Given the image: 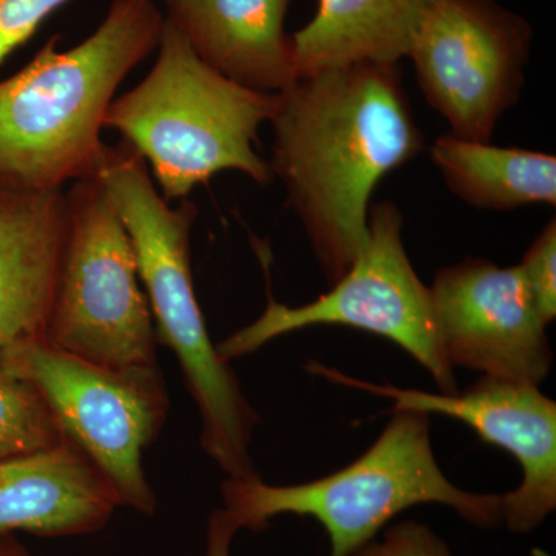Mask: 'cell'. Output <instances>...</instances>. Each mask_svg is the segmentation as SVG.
<instances>
[{
    "mask_svg": "<svg viewBox=\"0 0 556 556\" xmlns=\"http://www.w3.org/2000/svg\"><path fill=\"white\" fill-rule=\"evenodd\" d=\"M97 178L129 236L156 342L177 356L199 407L201 447L228 478H260L249 452L257 413L208 338L193 287L190 237L199 208L189 199L172 207L148 163L123 139L108 146Z\"/></svg>",
    "mask_w": 556,
    "mask_h": 556,
    "instance_id": "obj_3",
    "label": "cell"
},
{
    "mask_svg": "<svg viewBox=\"0 0 556 556\" xmlns=\"http://www.w3.org/2000/svg\"><path fill=\"white\" fill-rule=\"evenodd\" d=\"M291 0H164L166 20L208 67L247 89L280 93L299 79L285 20Z\"/></svg>",
    "mask_w": 556,
    "mask_h": 556,
    "instance_id": "obj_14",
    "label": "cell"
},
{
    "mask_svg": "<svg viewBox=\"0 0 556 556\" xmlns=\"http://www.w3.org/2000/svg\"><path fill=\"white\" fill-rule=\"evenodd\" d=\"M0 556H30L13 536L0 538Z\"/></svg>",
    "mask_w": 556,
    "mask_h": 556,
    "instance_id": "obj_22",
    "label": "cell"
},
{
    "mask_svg": "<svg viewBox=\"0 0 556 556\" xmlns=\"http://www.w3.org/2000/svg\"><path fill=\"white\" fill-rule=\"evenodd\" d=\"M439 342L453 368L540 387L554 353L517 266L467 258L439 270L430 287Z\"/></svg>",
    "mask_w": 556,
    "mask_h": 556,
    "instance_id": "obj_11",
    "label": "cell"
},
{
    "mask_svg": "<svg viewBox=\"0 0 556 556\" xmlns=\"http://www.w3.org/2000/svg\"><path fill=\"white\" fill-rule=\"evenodd\" d=\"M532 39L526 17L496 0H439L407 58L452 135L490 142L521 97Z\"/></svg>",
    "mask_w": 556,
    "mask_h": 556,
    "instance_id": "obj_9",
    "label": "cell"
},
{
    "mask_svg": "<svg viewBox=\"0 0 556 556\" xmlns=\"http://www.w3.org/2000/svg\"><path fill=\"white\" fill-rule=\"evenodd\" d=\"M402 228L396 204L382 201L369 208L367 244L331 291L303 306L283 305L268 294L257 320L218 343L219 356L230 362L299 329L339 325L391 340L430 372L442 394H456L455 368L439 342L430 288L409 262Z\"/></svg>",
    "mask_w": 556,
    "mask_h": 556,
    "instance_id": "obj_8",
    "label": "cell"
},
{
    "mask_svg": "<svg viewBox=\"0 0 556 556\" xmlns=\"http://www.w3.org/2000/svg\"><path fill=\"white\" fill-rule=\"evenodd\" d=\"M164 21L153 0H112L89 38L60 51L53 36L0 80V188L46 192L98 177L105 113L121 83L159 49Z\"/></svg>",
    "mask_w": 556,
    "mask_h": 556,
    "instance_id": "obj_2",
    "label": "cell"
},
{
    "mask_svg": "<svg viewBox=\"0 0 556 556\" xmlns=\"http://www.w3.org/2000/svg\"><path fill=\"white\" fill-rule=\"evenodd\" d=\"M156 50L149 75L110 104L104 129L137 150L169 203L226 170L269 185V161L255 144L276 112L277 93L219 75L167 20Z\"/></svg>",
    "mask_w": 556,
    "mask_h": 556,
    "instance_id": "obj_4",
    "label": "cell"
},
{
    "mask_svg": "<svg viewBox=\"0 0 556 556\" xmlns=\"http://www.w3.org/2000/svg\"><path fill=\"white\" fill-rule=\"evenodd\" d=\"M430 156L448 189L470 206L514 211L556 204V159L548 153L448 134L433 142Z\"/></svg>",
    "mask_w": 556,
    "mask_h": 556,
    "instance_id": "obj_16",
    "label": "cell"
},
{
    "mask_svg": "<svg viewBox=\"0 0 556 556\" xmlns=\"http://www.w3.org/2000/svg\"><path fill=\"white\" fill-rule=\"evenodd\" d=\"M353 556H453L444 540L427 525L402 521L390 526Z\"/></svg>",
    "mask_w": 556,
    "mask_h": 556,
    "instance_id": "obj_20",
    "label": "cell"
},
{
    "mask_svg": "<svg viewBox=\"0 0 556 556\" xmlns=\"http://www.w3.org/2000/svg\"><path fill=\"white\" fill-rule=\"evenodd\" d=\"M0 367L30 382L62 434L80 450L118 496L121 507L153 517L156 496L142 455L169 413L160 368L113 369L42 339L0 353Z\"/></svg>",
    "mask_w": 556,
    "mask_h": 556,
    "instance_id": "obj_7",
    "label": "cell"
},
{
    "mask_svg": "<svg viewBox=\"0 0 556 556\" xmlns=\"http://www.w3.org/2000/svg\"><path fill=\"white\" fill-rule=\"evenodd\" d=\"M67 237L65 190L0 188V353L42 339Z\"/></svg>",
    "mask_w": 556,
    "mask_h": 556,
    "instance_id": "obj_12",
    "label": "cell"
},
{
    "mask_svg": "<svg viewBox=\"0 0 556 556\" xmlns=\"http://www.w3.org/2000/svg\"><path fill=\"white\" fill-rule=\"evenodd\" d=\"M239 530V522L225 507L212 511L207 521L206 556H230V547Z\"/></svg>",
    "mask_w": 556,
    "mask_h": 556,
    "instance_id": "obj_21",
    "label": "cell"
},
{
    "mask_svg": "<svg viewBox=\"0 0 556 556\" xmlns=\"http://www.w3.org/2000/svg\"><path fill=\"white\" fill-rule=\"evenodd\" d=\"M65 204L67 237L43 342L102 367L159 368L134 248L100 179L72 182Z\"/></svg>",
    "mask_w": 556,
    "mask_h": 556,
    "instance_id": "obj_6",
    "label": "cell"
},
{
    "mask_svg": "<svg viewBox=\"0 0 556 556\" xmlns=\"http://www.w3.org/2000/svg\"><path fill=\"white\" fill-rule=\"evenodd\" d=\"M64 441L36 388L0 367V460L51 448Z\"/></svg>",
    "mask_w": 556,
    "mask_h": 556,
    "instance_id": "obj_17",
    "label": "cell"
},
{
    "mask_svg": "<svg viewBox=\"0 0 556 556\" xmlns=\"http://www.w3.org/2000/svg\"><path fill=\"white\" fill-rule=\"evenodd\" d=\"M430 415L393 412L378 441L350 466L295 485H269L262 478H228L226 510L241 529L263 532L278 515L311 517L324 526L329 556H353L408 508L442 504L481 529L503 525V495L459 489L441 470L431 447Z\"/></svg>",
    "mask_w": 556,
    "mask_h": 556,
    "instance_id": "obj_5",
    "label": "cell"
},
{
    "mask_svg": "<svg viewBox=\"0 0 556 556\" xmlns=\"http://www.w3.org/2000/svg\"><path fill=\"white\" fill-rule=\"evenodd\" d=\"M118 496L89 457L65 439L0 460V538L91 535L109 525Z\"/></svg>",
    "mask_w": 556,
    "mask_h": 556,
    "instance_id": "obj_13",
    "label": "cell"
},
{
    "mask_svg": "<svg viewBox=\"0 0 556 556\" xmlns=\"http://www.w3.org/2000/svg\"><path fill=\"white\" fill-rule=\"evenodd\" d=\"M70 0H0V64Z\"/></svg>",
    "mask_w": 556,
    "mask_h": 556,
    "instance_id": "obj_19",
    "label": "cell"
},
{
    "mask_svg": "<svg viewBox=\"0 0 556 556\" xmlns=\"http://www.w3.org/2000/svg\"><path fill=\"white\" fill-rule=\"evenodd\" d=\"M439 0H318L291 36L299 78L354 64H399Z\"/></svg>",
    "mask_w": 556,
    "mask_h": 556,
    "instance_id": "obj_15",
    "label": "cell"
},
{
    "mask_svg": "<svg viewBox=\"0 0 556 556\" xmlns=\"http://www.w3.org/2000/svg\"><path fill=\"white\" fill-rule=\"evenodd\" d=\"M544 324L556 317V222L548 219L518 265Z\"/></svg>",
    "mask_w": 556,
    "mask_h": 556,
    "instance_id": "obj_18",
    "label": "cell"
},
{
    "mask_svg": "<svg viewBox=\"0 0 556 556\" xmlns=\"http://www.w3.org/2000/svg\"><path fill=\"white\" fill-rule=\"evenodd\" d=\"M269 123L270 170L334 285L367 244L372 192L426 146L397 64L303 76L277 93Z\"/></svg>",
    "mask_w": 556,
    "mask_h": 556,
    "instance_id": "obj_1",
    "label": "cell"
},
{
    "mask_svg": "<svg viewBox=\"0 0 556 556\" xmlns=\"http://www.w3.org/2000/svg\"><path fill=\"white\" fill-rule=\"evenodd\" d=\"M306 369L339 386L391 399L393 412L409 409L453 417L473 428L486 444L517 457L521 484L503 495L501 521L510 532L532 533L556 508V404L536 386L482 376L464 393L431 394L378 386L325 367L316 361Z\"/></svg>",
    "mask_w": 556,
    "mask_h": 556,
    "instance_id": "obj_10",
    "label": "cell"
}]
</instances>
